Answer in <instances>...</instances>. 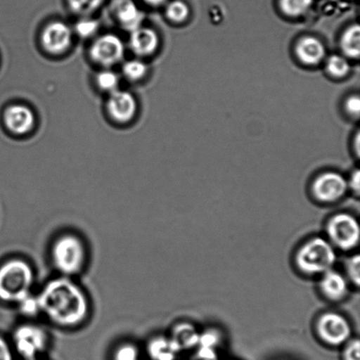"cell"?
Listing matches in <instances>:
<instances>
[{
    "label": "cell",
    "mask_w": 360,
    "mask_h": 360,
    "mask_svg": "<svg viewBox=\"0 0 360 360\" xmlns=\"http://www.w3.org/2000/svg\"><path fill=\"white\" fill-rule=\"evenodd\" d=\"M37 298L41 314L56 326L77 327L89 316V300L72 278H52L44 285Z\"/></svg>",
    "instance_id": "1"
},
{
    "label": "cell",
    "mask_w": 360,
    "mask_h": 360,
    "mask_svg": "<svg viewBox=\"0 0 360 360\" xmlns=\"http://www.w3.org/2000/svg\"><path fill=\"white\" fill-rule=\"evenodd\" d=\"M34 271L27 261L14 257L0 266V301L17 304L31 294Z\"/></svg>",
    "instance_id": "2"
},
{
    "label": "cell",
    "mask_w": 360,
    "mask_h": 360,
    "mask_svg": "<svg viewBox=\"0 0 360 360\" xmlns=\"http://www.w3.org/2000/svg\"><path fill=\"white\" fill-rule=\"evenodd\" d=\"M51 259L53 266L61 276L72 278L79 274L86 266V245L75 234H63L52 243Z\"/></svg>",
    "instance_id": "3"
},
{
    "label": "cell",
    "mask_w": 360,
    "mask_h": 360,
    "mask_svg": "<svg viewBox=\"0 0 360 360\" xmlns=\"http://www.w3.org/2000/svg\"><path fill=\"white\" fill-rule=\"evenodd\" d=\"M295 260L302 274L315 276L333 269L337 261V254L329 240L317 236L300 247Z\"/></svg>",
    "instance_id": "4"
},
{
    "label": "cell",
    "mask_w": 360,
    "mask_h": 360,
    "mask_svg": "<svg viewBox=\"0 0 360 360\" xmlns=\"http://www.w3.org/2000/svg\"><path fill=\"white\" fill-rule=\"evenodd\" d=\"M14 351L24 360L40 359L49 345L48 331L34 323H23L13 331Z\"/></svg>",
    "instance_id": "5"
},
{
    "label": "cell",
    "mask_w": 360,
    "mask_h": 360,
    "mask_svg": "<svg viewBox=\"0 0 360 360\" xmlns=\"http://www.w3.org/2000/svg\"><path fill=\"white\" fill-rule=\"evenodd\" d=\"M326 233L331 245L342 250H352L359 245V224L357 218L351 214H334L327 221Z\"/></svg>",
    "instance_id": "6"
},
{
    "label": "cell",
    "mask_w": 360,
    "mask_h": 360,
    "mask_svg": "<svg viewBox=\"0 0 360 360\" xmlns=\"http://www.w3.org/2000/svg\"><path fill=\"white\" fill-rule=\"evenodd\" d=\"M317 336L330 347L347 344L352 337V326L347 319L336 312L321 315L316 323Z\"/></svg>",
    "instance_id": "7"
},
{
    "label": "cell",
    "mask_w": 360,
    "mask_h": 360,
    "mask_svg": "<svg viewBox=\"0 0 360 360\" xmlns=\"http://www.w3.org/2000/svg\"><path fill=\"white\" fill-rule=\"evenodd\" d=\"M347 189L348 183L343 176L336 172H326L313 182L312 194L319 202L331 204L341 200Z\"/></svg>",
    "instance_id": "8"
},
{
    "label": "cell",
    "mask_w": 360,
    "mask_h": 360,
    "mask_svg": "<svg viewBox=\"0 0 360 360\" xmlns=\"http://www.w3.org/2000/svg\"><path fill=\"white\" fill-rule=\"evenodd\" d=\"M125 47L122 39L117 35H102L91 45L90 54L94 61L105 67L121 62L124 56Z\"/></svg>",
    "instance_id": "9"
},
{
    "label": "cell",
    "mask_w": 360,
    "mask_h": 360,
    "mask_svg": "<svg viewBox=\"0 0 360 360\" xmlns=\"http://www.w3.org/2000/svg\"><path fill=\"white\" fill-rule=\"evenodd\" d=\"M70 28L61 21H55L45 27L41 35L42 46L51 54H61L72 44Z\"/></svg>",
    "instance_id": "10"
},
{
    "label": "cell",
    "mask_w": 360,
    "mask_h": 360,
    "mask_svg": "<svg viewBox=\"0 0 360 360\" xmlns=\"http://www.w3.org/2000/svg\"><path fill=\"white\" fill-rule=\"evenodd\" d=\"M108 110L109 115L116 122H129L136 115L135 98L128 91L120 90L112 91L108 101Z\"/></svg>",
    "instance_id": "11"
},
{
    "label": "cell",
    "mask_w": 360,
    "mask_h": 360,
    "mask_svg": "<svg viewBox=\"0 0 360 360\" xmlns=\"http://www.w3.org/2000/svg\"><path fill=\"white\" fill-rule=\"evenodd\" d=\"M6 128L17 135H23L30 131L34 125L33 111L23 105H11L4 115Z\"/></svg>",
    "instance_id": "12"
},
{
    "label": "cell",
    "mask_w": 360,
    "mask_h": 360,
    "mask_svg": "<svg viewBox=\"0 0 360 360\" xmlns=\"http://www.w3.org/2000/svg\"><path fill=\"white\" fill-rule=\"evenodd\" d=\"M319 288L329 301L340 302L348 295L349 281L344 274L331 269L321 275Z\"/></svg>",
    "instance_id": "13"
},
{
    "label": "cell",
    "mask_w": 360,
    "mask_h": 360,
    "mask_svg": "<svg viewBox=\"0 0 360 360\" xmlns=\"http://www.w3.org/2000/svg\"><path fill=\"white\" fill-rule=\"evenodd\" d=\"M112 10L124 30L132 32L142 27L143 14L133 0H115Z\"/></svg>",
    "instance_id": "14"
},
{
    "label": "cell",
    "mask_w": 360,
    "mask_h": 360,
    "mask_svg": "<svg viewBox=\"0 0 360 360\" xmlns=\"http://www.w3.org/2000/svg\"><path fill=\"white\" fill-rule=\"evenodd\" d=\"M129 45L137 56H150L156 51L158 37L156 32L151 28L140 27L131 32Z\"/></svg>",
    "instance_id": "15"
},
{
    "label": "cell",
    "mask_w": 360,
    "mask_h": 360,
    "mask_svg": "<svg viewBox=\"0 0 360 360\" xmlns=\"http://www.w3.org/2000/svg\"><path fill=\"white\" fill-rule=\"evenodd\" d=\"M296 54L305 65H316L323 59L326 49L319 39L307 37L298 42Z\"/></svg>",
    "instance_id": "16"
},
{
    "label": "cell",
    "mask_w": 360,
    "mask_h": 360,
    "mask_svg": "<svg viewBox=\"0 0 360 360\" xmlns=\"http://www.w3.org/2000/svg\"><path fill=\"white\" fill-rule=\"evenodd\" d=\"M179 352L170 337L156 336L148 342L147 354L151 360H175Z\"/></svg>",
    "instance_id": "17"
},
{
    "label": "cell",
    "mask_w": 360,
    "mask_h": 360,
    "mask_svg": "<svg viewBox=\"0 0 360 360\" xmlns=\"http://www.w3.org/2000/svg\"><path fill=\"white\" fill-rule=\"evenodd\" d=\"M170 338L181 352L199 345L200 333L193 324L184 322L176 324Z\"/></svg>",
    "instance_id": "18"
},
{
    "label": "cell",
    "mask_w": 360,
    "mask_h": 360,
    "mask_svg": "<svg viewBox=\"0 0 360 360\" xmlns=\"http://www.w3.org/2000/svg\"><path fill=\"white\" fill-rule=\"evenodd\" d=\"M341 47L345 55L359 58L360 53V28L359 25L349 27L342 37Z\"/></svg>",
    "instance_id": "19"
},
{
    "label": "cell",
    "mask_w": 360,
    "mask_h": 360,
    "mask_svg": "<svg viewBox=\"0 0 360 360\" xmlns=\"http://www.w3.org/2000/svg\"><path fill=\"white\" fill-rule=\"evenodd\" d=\"M312 3L313 0H281V6L285 14L296 17L305 13Z\"/></svg>",
    "instance_id": "20"
},
{
    "label": "cell",
    "mask_w": 360,
    "mask_h": 360,
    "mask_svg": "<svg viewBox=\"0 0 360 360\" xmlns=\"http://www.w3.org/2000/svg\"><path fill=\"white\" fill-rule=\"evenodd\" d=\"M327 70L331 76L340 79V77L347 76L350 72V65L343 56H331L328 59Z\"/></svg>",
    "instance_id": "21"
},
{
    "label": "cell",
    "mask_w": 360,
    "mask_h": 360,
    "mask_svg": "<svg viewBox=\"0 0 360 360\" xmlns=\"http://www.w3.org/2000/svg\"><path fill=\"white\" fill-rule=\"evenodd\" d=\"M148 72L146 63L140 60H131L124 63L122 67V72L127 79L136 81L143 79Z\"/></svg>",
    "instance_id": "22"
},
{
    "label": "cell",
    "mask_w": 360,
    "mask_h": 360,
    "mask_svg": "<svg viewBox=\"0 0 360 360\" xmlns=\"http://www.w3.org/2000/svg\"><path fill=\"white\" fill-rule=\"evenodd\" d=\"M70 8L80 15H89L102 5L104 0H68Z\"/></svg>",
    "instance_id": "23"
},
{
    "label": "cell",
    "mask_w": 360,
    "mask_h": 360,
    "mask_svg": "<svg viewBox=\"0 0 360 360\" xmlns=\"http://www.w3.org/2000/svg\"><path fill=\"white\" fill-rule=\"evenodd\" d=\"M21 315L27 317H34L41 314L40 305H39L37 295H28L16 304Z\"/></svg>",
    "instance_id": "24"
},
{
    "label": "cell",
    "mask_w": 360,
    "mask_h": 360,
    "mask_svg": "<svg viewBox=\"0 0 360 360\" xmlns=\"http://www.w3.org/2000/svg\"><path fill=\"white\" fill-rule=\"evenodd\" d=\"M167 14L169 19L174 22H182L189 15V8L186 3L175 0L169 4L167 8Z\"/></svg>",
    "instance_id": "25"
},
{
    "label": "cell",
    "mask_w": 360,
    "mask_h": 360,
    "mask_svg": "<svg viewBox=\"0 0 360 360\" xmlns=\"http://www.w3.org/2000/svg\"><path fill=\"white\" fill-rule=\"evenodd\" d=\"M98 86L102 90L107 91H114L117 90L119 84V77L117 74L112 72V70H103L98 74L96 77Z\"/></svg>",
    "instance_id": "26"
},
{
    "label": "cell",
    "mask_w": 360,
    "mask_h": 360,
    "mask_svg": "<svg viewBox=\"0 0 360 360\" xmlns=\"http://www.w3.org/2000/svg\"><path fill=\"white\" fill-rule=\"evenodd\" d=\"M139 350L136 345L131 343L120 345L115 349L112 360H139Z\"/></svg>",
    "instance_id": "27"
},
{
    "label": "cell",
    "mask_w": 360,
    "mask_h": 360,
    "mask_svg": "<svg viewBox=\"0 0 360 360\" xmlns=\"http://www.w3.org/2000/svg\"><path fill=\"white\" fill-rule=\"evenodd\" d=\"M345 268H347V278L352 284H354L356 288L359 287L360 284V257L359 254H355L352 256L350 259H347L345 263Z\"/></svg>",
    "instance_id": "28"
},
{
    "label": "cell",
    "mask_w": 360,
    "mask_h": 360,
    "mask_svg": "<svg viewBox=\"0 0 360 360\" xmlns=\"http://www.w3.org/2000/svg\"><path fill=\"white\" fill-rule=\"evenodd\" d=\"M98 23L96 20L90 19L81 20L76 24L75 30L80 37L89 38L96 33Z\"/></svg>",
    "instance_id": "29"
},
{
    "label": "cell",
    "mask_w": 360,
    "mask_h": 360,
    "mask_svg": "<svg viewBox=\"0 0 360 360\" xmlns=\"http://www.w3.org/2000/svg\"><path fill=\"white\" fill-rule=\"evenodd\" d=\"M220 334L217 330L213 329L205 330L203 333H200L199 345L214 349L220 342Z\"/></svg>",
    "instance_id": "30"
},
{
    "label": "cell",
    "mask_w": 360,
    "mask_h": 360,
    "mask_svg": "<svg viewBox=\"0 0 360 360\" xmlns=\"http://www.w3.org/2000/svg\"><path fill=\"white\" fill-rule=\"evenodd\" d=\"M360 344L358 338L349 340L345 344V348L343 354L344 360H360Z\"/></svg>",
    "instance_id": "31"
},
{
    "label": "cell",
    "mask_w": 360,
    "mask_h": 360,
    "mask_svg": "<svg viewBox=\"0 0 360 360\" xmlns=\"http://www.w3.org/2000/svg\"><path fill=\"white\" fill-rule=\"evenodd\" d=\"M0 360H14L12 347L1 336H0Z\"/></svg>",
    "instance_id": "32"
},
{
    "label": "cell",
    "mask_w": 360,
    "mask_h": 360,
    "mask_svg": "<svg viewBox=\"0 0 360 360\" xmlns=\"http://www.w3.org/2000/svg\"><path fill=\"white\" fill-rule=\"evenodd\" d=\"M347 112L352 116V117L359 118L360 112V98L358 95H355V96H352L348 98L347 102Z\"/></svg>",
    "instance_id": "33"
},
{
    "label": "cell",
    "mask_w": 360,
    "mask_h": 360,
    "mask_svg": "<svg viewBox=\"0 0 360 360\" xmlns=\"http://www.w3.org/2000/svg\"><path fill=\"white\" fill-rule=\"evenodd\" d=\"M348 183V187H351L352 192L359 195L360 192V174L359 171L357 170L352 175L350 181Z\"/></svg>",
    "instance_id": "34"
},
{
    "label": "cell",
    "mask_w": 360,
    "mask_h": 360,
    "mask_svg": "<svg viewBox=\"0 0 360 360\" xmlns=\"http://www.w3.org/2000/svg\"><path fill=\"white\" fill-rule=\"evenodd\" d=\"M148 4H150L151 6H160L162 4L167 1V0H144Z\"/></svg>",
    "instance_id": "35"
},
{
    "label": "cell",
    "mask_w": 360,
    "mask_h": 360,
    "mask_svg": "<svg viewBox=\"0 0 360 360\" xmlns=\"http://www.w3.org/2000/svg\"><path fill=\"white\" fill-rule=\"evenodd\" d=\"M31 360H41L40 359H31Z\"/></svg>",
    "instance_id": "36"
}]
</instances>
